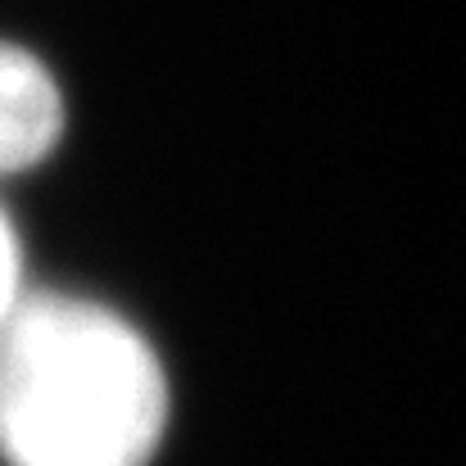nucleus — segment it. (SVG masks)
I'll list each match as a JSON object with an SVG mask.
<instances>
[{
  "label": "nucleus",
  "instance_id": "7ed1b4c3",
  "mask_svg": "<svg viewBox=\"0 0 466 466\" xmlns=\"http://www.w3.org/2000/svg\"><path fill=\"white\" fill-rule=\"evenodd\" d=\"M18 299V240L9 218L0 213V317L9 312V304Z\"/></svg>",
  "mask_w": 466,
  "mask_h": 466
},
{
  "label": "nucleus",
  "instance_id": "f257e3e1",
  "mask_svg": "<svg viewBox=\"0 0 466 466\" xmlns=\"http://www.w3.org/2000/svg\"><path fill=\"white\" fill-rule=\"evenodd\" d=\"M163 421V367L118 312L18 295L0 317L5 466H146Z\"/></svg>",
  "mask_w": 466,
  "mask_h": 466
},
{
  "label": "nucleus",
  "instance_id": "f03ea898",
  "mask_svg": "<svg viewBox=\"0 0 466 466\" xmlns=\"http://www.w3.org/2000/svg\"><path fill=\"white\" fill-rule=\"evenodd\" d=\"M64 100L55 77L27 50L0 41V177L23 172L55 150Z\"/></svg>",
  "mask_w": 466,
  "mask_h": 466
}]
</instances>
